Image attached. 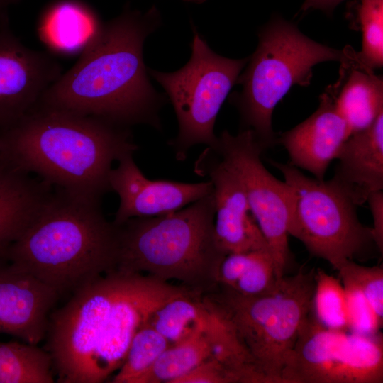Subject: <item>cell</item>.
Instances as JSON below:
<instances>
[{
  "label": "cell",
  "mask_w": 383,
  "mask_h": 383,
  "mask_svg": "<svg viewBox=\"0 0 383 383\" xmlns=\"http://www.w3.org/2000/svg\"><path fill=\"white\" fill-rule=\"evenodd\" d=\"M118 162L109 177L111 190L120 199L113 221L116 225L135 217L172 213L205 196L213 189L209 179L185 183L148 179L135 162L133 153L123 155Z\"/></svg>",
  "instance_id": "cell-13"
},
{
  "label": "cell",
  "mask_w": 383,
  "mask_h": 383,
  "mask_svg": "<svg viewBox=\"0 0 383 383\" xmlns=\"http://www.w3.org/2000/svg\"><path fill=\"white\" fill-rule=\"evenodd\" d=\"M20 0H0V16L7 13L9 6L18 3Z\"/></svg>",
  "instance_id": "cell-33"
},
{
  "label": "cell",
  "mask_w": 383,
  "mask_h": 383,
  "mask_svg": "<svg viewBox=\"0 0 383 383\" xmlns=\"http://www.w3.org/2000/svg\"><path fill=\"white\" fill-rule=\"evenodd\" d=\"M155 6L146 12L128 5L101 24L77 62L54 82L35 105L101 118L130 128L161 129L165 98L151 84L143 61L146 38L160 26Z\"/></svg>",
  "instance_id": "cell-1"
},
{
  "label": "cell",
  "mask_w": 383,
  "mask_h": 383,
  "mask_svg": "<svg viewBox=\"0 0 383 383\" xmlns=\"http://www.w3.org/2000/svg\"><path fill=\"white\" fill-rule=\"evenodd\" d=\"M359 57L341 63L337 82L326 91L350 134L370 126L383 112V80Z\"/></svg>",
  "instance_id": "cell-17"
},
{
  "label": "cell",
  "mask_w": 383,
  "mask_h": 383,
  "mask_svg": "<svg viewBox=\"0 0 383 383\" xmlns=\"http://www.w3.org/2000/svg\"><path fill=\"white\" fill-rule=\"evenodd\" d=\"M173 383H234L231 375L216 361L207 358Z\"/></svg>",
  "instance_id": "cell-30"
},
{
  "label": "cell",
  "mask_w": 383,
  "mask_h": 383,
  "mask_svg": "<svg viewBox=\"0 0 383 383\" xmlns=\"http://www.w3.org/2000/svg\"><path fill=\"white\" fill-rule=\"evenodd\" d=\"M294 192L288 234L299 240L313 256L336 270L362 255L372 244V228L358 219L356 206L331 179L310 178L292 164L271 161Z\"/></svg>",
  "instance_id": "cell-8"
},
{
  "label": "cell",
  "mask_w": 383,
  "mask_h": 383,
  "mask_svg": "<svg viewBox=\"0 0 383 383\" xmlns=\"http://www.w3.org/2000/svg\"><path fill=\"white\" fill-rule=\"evenodd\" d=\"M280 280L269 249L226 255L217 277L218 286L247 296L267 294Z\"/></svg>",
  "instance_id": "cell-21"
},
{
  "label": "cell",
  "mask_w": 383,
  "mask_h": 383,
  "mask_svg": "<svg viewBox=\"0 0 383 383\" xmlns=\"http://www.w3.org/2000/svg\"><path fill=\"white\" fill-rule=\"evenodd\" d=\"M50 354L37 345L0 342V383H53Z\"/></svg>",
  "instance_id": "cell-23"
},
{
  "label": "cell",
  "mask_w": 383,
  "mask_h": 383,
  "mask_svg": "<svg viewBox=\"0 0 383 383\" xmlns=\"http://www.w3.org/2000/svg\"><path fill=\"white\" fill-rule=\"evenodd\" d=\"M138 146L130 128L35 105L0 131V157L74 196L101 201L112 164Z\"/></svg>",
  "instance_id": "cell-2"
},
{
  "label": "cell",
  "mask_w": 383,
  "mask_h": 383,
  "mask_svg": "<svg viewBox=\"0 0 383 383\" xmlns=\"http://www.w3.org/2000/svg\"><path fill=\"white\" fill-rule=\"evenodd\" d=\"M0 157V255L27 227L53 187Z\"/></svg>",
  "instance_id": "cell-18"
},
{
  "label": "cell",
  "mask_w": 383,
  "mask_h": 383,
  "mask_svg": "<svg viewBox=\"0 0 383 383\" xmlns=\"http://www.w3.org/2000/svg\"><path fill=\"white\" fill-rule=\"evenodd\" d=\"M204 331L209 345V358L220 364L234 383H267L226 313L207 296Z\"/></svg>",
  "instance_id": "cell-19"
},
{
  "label": "cell",
  "mask_w": 383,
  "mask_h": 383,
  "mask_svg": "<svg viewBox=\"0 0 383 383\" xmlns=\"http://www.w3.org/2000/svg\"><path fill=\"white\" fill-rule=\"evenodd\" d=\"M209 355L203 325L189 338L168 347L139 377L137 383H173L209 358Z\"/></svg>",
  "instance_id": "cell-24"
},
{
  "label": "cell",
  "mask_w": 383,
  "mask_h": 383,
  "mask_svg": "<svg viewBox=\"0 0 383 383\" xmlns=\"http://www.w3.org/2000/svg\"><path fill=\"white\" fill-rule=\"evenodd\" d=\"M357 16L362 30L359 59L374 70L383 65V0H358Z\"/></svg>",
  "instance_id": "cell-27"
},
{
  "label": "cell",
  "mask_w": 383,
  "mask_h": 383,
  "mask_svg": "<svg viewBox=\"0 0 383 383\" xmlns=\"http://www.w3.org/2000/svg\"><path fill=\"white\" fill-rule=\"evenodd\" d=\"M315 270L285 275L271 292L255 296L223 287L205 294L228 316L267 383H281L285 361L311 310Z\"/></svg>",
  "instance_id": "cell-6"
},
{
  "label": "cell",
  "mask_w": 383,
  "mask_h": 383,
  "mask_svg": "<svg viewBox=\"0 0 383 383\" xmlns=\"http://www.w3.org/2000/svg\"><path fill=\"white\" fill-rule=\"evenodd\" d=\"M331 179L353 203L364 204L383 189V112L367 128L343 143Z\"/></svg>",
  "instance_id": "cell-16"
},
{
  "label": "cell",
  "mask_w": 383,
  "mask_h": 383,
  "mask_svg": "<svg viewBox=\"0 0 383 383\" xmlns=\"http://www.w3.org/2000/svg\"><path fill=\"white\" fill-rule=\"evenodd\" d=\"M118 227L101 201L53 190L21 235L0 255L60 295L116 270Z\"/></svg>",
  "instance_id": "cell-3"
},
{
  "label": "cell",
  "mask_w": 383,
  "mask_h": 383,
  "mask_svg": "<svg viewBox=\"0 0 383 383\" xmlns=\"http://www.w3.org/2000/svg\"><path fill=\"white\" fill-rule=\"evenodd\" d=\"M383 339L323 326L312 310L289 354L281 383H382Z\"/></svg>",
  "instance_id": "cell-9"
},
{
  "label": "cell",
  "mask_w": 383,
  "mask_h": 383,
  "mask_svg": "<svg viewBox=\"0 0 383 383\" xmlns=\"http://www.w3.org/2000/svg\"><path fill=\"white\" fill-rule=\"evenodd\" d=\"M6 21H8V15L0 16V26Z\"/></svg>",
  "instance_id": "cell-34"
},
{
  "label": "cell",
  "mask_w": 383,
  "mask_h": 383,
  "mask_svg": "<svg viewBox=\"0 0 383 383\" xmlns=\"http://www.w3.org/2000/svg\"><path fill=\"white\" fill-rule=\"evenodd\" d=\"M344 1L345 0H305L301 10L306 11L310 9H318L331 15L334 9Z\"/></svg>",
  "instance_id": "cell-32"
},
{
  "label": "cell",
  "mask_w": 383,
  "mask_h": 383,
  "mask_svg": "<svg viewBox=\"0 0 383 383\" xmlns=\"http://www.w3.org/2000/svg\"><path fill=\"white\" fill-rule=\"evenodd\" d=\"M336 270L341 282H349L360 289L383 321L382 267L363 266L350 260L342 263Z\"/></svg>",
  "instance_id": "cell-28"
},
{
  "label": "cell",
  "mask_w": 383,
  "mask_h": 383,
  "mask_svg": "<svg viewBox=\"0 0 383 383\" xmlns=\"http://www.w3.org/2000/svg\"><path fill=\"white\" fill-rule=\"evenodd\" d=\"M212 191L167 215L135 217L118 227L116 271L176 279L204 295L218 286L219 266L226 255L215 235Z\"/></svg>",
  "instance_id": "cell-4"
},
{
  "label": "cell",
  "mask_w": 383,
  "mask_h": 383,
  "mask_svg": "<svg viewBox=\"0 0 383 383\" xmlns=\"http://www.w3.org/2000/svg\"><path fill=\"white\" fill-rule=\"evenodd\" d=\"M312 312L320 323L333 330L348 331L346 296L340 280L321 269L315 270Z\"/></svg>",
  "instance_id": "cell-26"
},
{
  "label": "cell",
  "mask_w": 383,
  "mask_h": 383,
  "mask_svg": "<svg viewBox=\"0 0 383 383\" xmlns=\"http://www.w3.org/2000/svg\"><path fill=\"white\" fill-rule=\"evenodd\" d=\"M184 1H190V2H194V3H203L206 0H184Z\"/></svg>",
  "instance_id": "cell-35"
},
{
  "label": "cell",
  "mask_w": 383,
  "mask_h": 383,
  "mask_svg": "<svg viewBox=\"0 0 383 383\" xmlns=\"http://www.w3.org/2000/svg\"><path fill=\"white\" fill-rule=\"evenodd\" d=\"M373 218L372 233L374 242L379 252L383 250V192L378 191L372 193L367 198Z\"/></svg>",
  "instance_id": "cell-31"
},
{
  "label": "cell",
  "mask_w": 383,
  "mask_h": 383,
  "mask_svg": "<svg viewBox=\"0 0 383 383\" xmlns=\"http://www.w3.org/2000/svg\"><path fill=\"white\" fill-rule=\"evenodd\" d=\"M341 282L346 296L348 329L351 332L365 335L379 333L383 321L377 316L360 289L349 282Z\"/></svg>",
  "instance_id": "cell-29"
},
{
  "label": "cell",
  "mask_w": 383,
  "mask_h": 383,
  "mask_svg": "<svg viewBox=\"0 0 383 383\" xmlns=\"http://www.w3.org/2000/svg\"><path fill=\"white\" fill-rule=\"evenodd\" d=\"M210 148L241 182L281 279L290 260L288 226L294 204L292 187L265 168L260 158L265 148L251 129H242L237 135L225 130Z\"/></svg>",
  "instance_id": "cell-10"
},
{
  "label": "cell",
  "mask_w": 383,
  "mask_h": 383,
  "mask_svg": "<svg viewBox=\"0 0 383 383\" xmlns=\"http://www.w3.org/2000/svg\"><path fill=\"white\" fill-rule=\"evenodd\" d=\"M195 173L211 181L215 204V235L226 254L269 249L243 186L215 151L207 147L194 163Z\"/></svg>",
  "instance_id": "cell-12"
},
{
  "label": "cell",
  "mask_w": 383,
  "mask_h": 383,
  "mask_svg": "<svg viewBox=\"0 0 383 383\" xmlns=\"http://www.w3.org/2000/svg\"><path fill=\"white\" fill-rule=\"evenodd\" d=\"M60 294L0 257V333L37 345L45 338L50 312Z\"/></svg>",
  "instance_id": "cell-14"
},
{
  "label": "cell",
  "mask_w": 383,
  "mask_h": 383,
  "mask_svg": "<svg viewBox=\"0 0 383 383\" xmlns=\"http://www.w3.org/2000/svg\"><path fill=\"white\" fill-rule=\"evenodd\" d=\"M258 36L257 49L237 80L242 90L231 100L239 111L243 129H251L266 149L276 141L274 109L290 89L296 84L308 86L313 67L318 63H346L358 56L351 47L339 50L317 43L279 16L264 26Z\"/></svg>",
  "instance_id": "cell-5"
},
{
  "label": "cell",
  "mask_w": 383,
  "mask_h": 383,
  "mask_svg": "<svg viewBox=\"0 0 383 383\" xmlns=\"http://www.w3.org/2000/svg\"><path fill=\"white\" fill-rule=\"evenodd\" d=\"M350 130L326 90L319 97L316 111L294 128L283 133L279 143L287 151L291 163L323 180L330 163L336 159Z\"/></svg>",
  "instance_id": "cell-15"
},
{
  "label": "cell",
  "mask_w": 383,
  "mask_h": 383,
  "mask_svg": "<svg viewBox=\"0 0 383 383\" xmlns=\"http://www.w3.org/2000/svg\"><path fill=\"white\" fill-rule=\"evenodd\" d=\"M188 62L173 72L148 69V72L165 89L179 125L170 142L175 157L184 160L196 145H214L217 115L248 58L231 59L213 52L194 31Z\"/></svg>",
  "instance_id": "cell-7"
},
{
  "label": "cell",
  "mask_w": 383,
  "mask_h": 383,
  "mask_svg": "<svg viewBox=\"0 0 383 383\" xmlns=\"http://www.w3.org/2000/svg\"><path fill=\"white\" fill-rule=\"evenodd\" d=\"M101 25L87 6L64 0L45 12L38 30L41 40L52 50L71 55L82 52Z\"/></svg>",
  "instance_id": "cell-20"
},
{
  "label": "cell",
  "mask_w": 383,
  "mask_h": 383,
  "mask_svg": "<svg viewBox=\"0 0 383 383\" xmlns=\"http://www.w3.org/2000/svg\"><path fill=\"white\" fill-rule=\"evenodd\" d=\"M170 345L165 337L146 323L134 335L126 359L111 382L137 383L139 377Z\"/></svg>",
  "instance_id": "cell-25"
},
{
  "label": "cell",
  "mask_w": 383,
  "mask_h": 383,
  "mask_svg": "<svg viewBox=\"0 0 383 383\" xmlns=\"http://www.w3.org/2000/svg\"><path fill=\"white\" fill-rule=\"evenodd\" d=\"M205 313L202 295L188 290L161 304L148 323L174 345L200 330Z\"/></svg>",
  "instance_id": "cell-22"
},
{
  "label": "cell",
  "mask_w": 383,
  "mask_h": 383,
  "mask_svg": "<svg viewBox=\"0 0 383 383\" xmlns=\"http://www.w3.org/2000/svg\"><path fill=\"white\" fill-rule=\"evenodd\" d=\"M62 74L52 55L21 42L9 27L0 26V131L30 111Z\"/></svg>",
  "instance_id": "cell-11"
}]
</instances>
